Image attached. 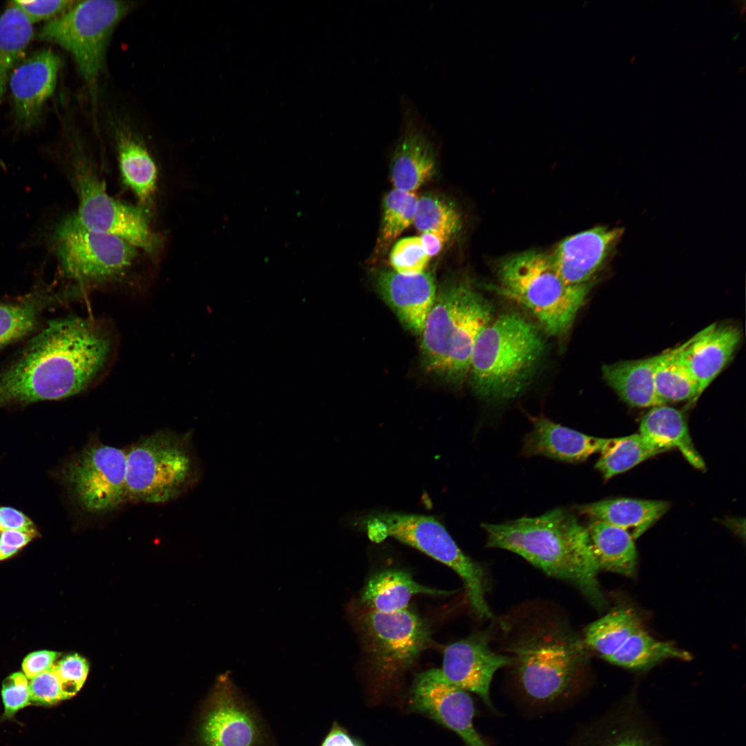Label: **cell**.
<instances>
[{"label":"cell","instance_id":"6da1fadb","mask_svg":"<svg viewBox=\"0 0 746 746\" xmlns=\"http://www.w3.org/2000/svg\"><path fill=\"white\" fill-rule=\"evenodd\" d=\"M115 348L104 321L69 316L48 322L0 372V408L84 391L105 373Z\"/></svg>","mask_w":746,"mask_h":746},{"label":"cell","instance_id":"7a4b0ae2","mask_svg":"<svg viewBox=\"0 0 746 746\" xmlns=\"http://www.w3.org/2000/svg\"><path fill=\"white\" fill-rule=\"evenodd\" d=\"M482 527L487 546L515 553L547 575L575 586L597 609L606 606L588 530L569 510L556 508Z\"/></svg>","mask_w":746,"mask_h":746},{"label":"cell","instance_id":"3957f363","mask_svg":"<svg viewBox=\"0 0 746 746\" xmlns=\"http://www.w3.org/2000/svg\"><path fill=\"white\" fill-rule=\"evenodd\" d=\"M492 319L491 305L469 282H449L437 294L421 333L426 370L460 384L468 376L477 337Z\"/></svg>","mask_w":746,"mask_h":746},{"label":"cell","instance_id":"277c9868","mask_svg":"<svg viewBox=\"0 0 746 746\" xmlns=\"http://www.w3.org/2000/svg\"><path fill=\"white\" fill-rule=\"evenodd\" d=\"M544 350L529 321L504 313L486 325L475 341L468 376L476 394L490 401L513 399L530 381Z\"/></svg>","mask_w":746,"mask_h":746},{"label":"cell","instance_id":"5b68a950","mask_svg":"<svg viewBox=\"0 0 746 746\" xmlns=\"http://www.w3.org/2000/svg\"><path fill=\"white\" fill-rule=\"evenodd\" d=\"M586 649L582 638L558 622L534 625L508 647L522 690L541 702H553L579 687L587 664Z\"/></svg>","mask_w":746,"mask_h":746},{"label":"cell","instance_id":"8992f818","mask_svg":"<svg viewBox=\"0 0 746 746\" xmlns=\"http://www.w3.org/2000/svg\"><path fill=\"white\" fill-rule=\"evenodd\" d=\"M496 271L495 291L528 309L544 331L555 336L568 332L594 283L568 284L550 255L535 250L504 258Z\"/></svg>","mask_w":746,"mask_h":746},{"label":"cell","instance_id":"52a82bcc","mask_svg":"<svg viewBox=\"0 0 746 746\" xmlns=\"http://www.w3.org/2000/svg\"><path fill=\"white\" fill-rule=\"evenodd\" d=\"M126 452L128 501H172L194 487L202 476L189 432L157 431Z\"/></svg>","mask_w":746,"mask_h":746},{"label":"cell","instance_id":"ba28073f","mask_svg":"<svg viewBox=\"0 0 746 746\" xmlns=\"http://www.w3.org/2000/svg\"><path fill=\"white\" fill-rule=\"evenodd\" d=\"M52 242L61 274L73 283L75 294L123 282L139 254L128 241L86 227L75 214L57 226Z\"/></svg>","mask_w":746,"mask_h":746},{"label":"cell","instance_id":"9c48e42d","mask_svg":"<svg viewBox=\"0 0 746 746\" xmlns=\"http://www.w3.org/2000/svg\"><path fill=\"white\" fill-rule=\"evenodd\" d=\"M365 530L373 542L392 537L448 566L461 578L469 603L481 618H490L486 600V578L483 568L457 546L444 526L430 515L381 512L363 519Z\"/></svg>","mask_w":746,"mask_h":746},{"label":"cell","instance_id":"30bf717a","mask_svg":"<svg viewBox=\"0 0 746 746\" xmlns=\"http://www.w3.org/2000/svg\"><path fill=\"white\" fill-rule=\"evenodd\" d=\"M65 172L77 196L75 215L81 223L122 238L148 254L158 251L160 238L151 229L147 212L140 206L111 197L93 162L77 144L70 154Z\"/></svg>","mask_w":746,"mask_h":746},{"label":"cell","instance_id":"8fae6325","mask_svg":"<svg viewBox=\"0 0 746 746\" xmlns=\"http://www.w3.org/2000/svg\"><path fill=\"white\" fill-rule=\"evenodd\" d=\"M131 8L132 3L122 1H77L46 23L37 37L68 51L83 77L93 84L103 68L111 35Z\"/></svg>","mask_w":746,"mask_h":746},{"label":"cell","instance_id":"7c38bea8","mask_svg":"<svg viewBox=\"0 0 746 746\" xmlns=\"http://www.w3.org/2000/svg\"><path fill=\"white\" fill-rule=\"evenodd\" d=\"M126 452L100 442L88 443L61 469V479L84 511L104 514L128 501Z\"/></svg>","mask_w":746,"mask_h":746},{"label":"cell","instance_id":"4fadbf2b","mask_svg":"<svg viewBox=\"0 0 746 746\" xmlns=\"http://www.w3.org/2000/svg\"><path fill=\"white\" fill-rule=\"evenodd\" d=\"M360 626L370 664L386 680L412 667L431 643L426 621L408 609L392 612L370 609Z\"/></svg>","mask_w":746,"mask_h":746},{"label":"cell","instance_id":"5bb4252c","mask_svg":"<svg viewBox=\"0 0 746 746\" xmlns=\"http://www.w3.org/2000/svg\"><path fill=\"white\" fill-rule=\"evenodd\" d=\"M200 728L203 746H259L261 731L229 676L217 679Z\"/></svg>","mask_w":746,"mask_h":746},{"label":"cell","instance_id":"9a60e30c","mask_svg":"<svg viewBox=\"0 0 746 746\" xmlns=\"http://www.w3.org/2000/svg\"><path fill=\"white\" fill-rule=\"evenodd\" d=\"M511 664L509 656L494 652L487 633H475L448 645L441 669L452 685L478 695L491 709L490 686L495 673Z\"/></svg>","mask_w":746,"mask_h":746},{"label":"cell","instance_id":"2e32d148","mask_svg":"<svg viewBox=\"0 0 746 746\" xmlns=\"http://www.w3.org/2000/svg\"><path fill=\"white\" fill-rule=\"evenodd\" d=\"M623 231L622 228L600 226L565 238L550 255L556 271L569 285L594 281L593 277L612 254Z\"/></svg>","mask_w":746,"mask_h":746},{"label":"cell","instance_id":"e0dca14e","mask_svg":"<svg viewBox=\"0 0 746 746\" xmlns=\"http://www.w3.org/2000/svg\"><path fill=\"white\" fill-rule=\"evenodd\" d=\"M60 66L59 57L44 49L13 70L9 85L15 116L22 128H28L39 122L43 106L55 88Z\"/></svg>","mask_w":746,"mask_h":746},{"label":"cell","instance_id":"ac0fdd59","mask_svg":"<svg viewBox=\"0 0 746 746\" xmlns=\"http://www.w3.org/2000/svg\"><path fill=\"white\" fill-rule=\"evenodd\" d=\"M374 282L378 292L402 324L410 332L421 334L437 296L431 273L404 275L381 269L376 271Z\"/></svg>","mask_w":746,"mask_h":746},{"label":"cell","instance_id":"d6986e66","mask_svg":"<svg viewBox=\"0 0 746 746\" xmlns=\"http://www.w3.org/2000/svg\"><path fill=\"white\" fill-rule=\"evenodd\" d=\"M401 127L391 160L390 178L394 189L415 193L435 171L434 149L423 124L410 108L404 110Z\"/></svg>","mask_w":746,"mask_h":746},{"label":"cell","instance_id":"ffe728a7","mask_svg":"<svg viewBox=\"0 0 746 746\" xmlns=\"http://www.w3.org/2000/svg\"><path fill=\"white\" fill-rule=\"evenodd\" d=\"M532 431L525 437L522 453L541 455L566 462H580L591 455H601L611 448L618 438H598L557 423L544 417H531Z\"/></svg>","mask_w":746,"mask_h":746},{"label":"cell","instance_id":"44dd1931","mask_svg":"<svg viewBox=\"0 0 746 746\" xmlns=\"http://www.w3.org/2000/svg\"><path fill=\"white\" fill-rule=\"evenodd\" d=\"M741 338L740 329L734 325L712 324L680 345L682 360L699 396L729 362Z\"/></svg>","mask_w":746,"mask_h":746},{"label":"cell","instance_id":"7402d4cb","mask_svg":"<svg viewBox=\"0 0 746 746\" xmlns=\"http://www.w3.org/2000/svg\"><path fill=\"white\" fill-rule=\"evenodd\" d=\"M113 127L122 180L146 211L157 189V166L146 145L129 126L119 122Z\"/></svg>","mask_w":746,"mask_h":746},{"label":"cell","instance_id":"603a6c76","mask_svg":"<svg viewBox=\"0 0 746 746\" xmlns=\"http://www.w3.org/2000/svg\"><path fill=\"white\" fill-rule=\"evenodd\" d=\"M669 507L668 502L663 501L616 498L578 506L577 509L594 520L624 530L635 539L661 517Z\"/></svg>","mask_w":746,"mask_h":746},{"label":"cell","instance_id":"cb8c5ba5","mask_svg":"<svg viewBox=\"0 0 746 746\" xmlns=\"http://www.w3.org/2000/svg\"><path fill=\"white\" fill-rule=\"evenodd\" d=\"M658 355L604 365L602 376L627 404L634 408L663 405L655 386L654 372Z\"/></svg>","mask_w":746,"mask_h":746},{"label":"cell","instance_id":"d4e9b609","mask_svg":"<svg viewBox=\"0 0 746 746\" xmlns=\"http://www.w3.org/2000/svg\"><path fill=\"white\" fill-rule=\"evenodd\" d=\"M68 298V291L37 289L18 298L0 300V350L30 334L46 309Z\"/></svg>","mask_w":746,"mask_h":746},{"label":"cell","instance_id":"484cf974","mask_svg":"<svg viewBox=\"0 0 746 746\" xmlns=\"http://www.w3.org/2000/svg\"><path fill=\"white\" fill-rule=\"evenodd\" d=\"M452 593L425 586L404 571L387 569L369 579L361 593V602L370 610L392 612L408 609L410 599L417 594L446 595Z\"/></svg>","mask_w":746,"mask_h":746},{"label":"cell","instance_id":"4316f807","mask_svg":"<svg viewBox=\"0 0 746 746\" xmlns=\"http://www.w3.org/2000/svg\"><path fill=\"white\" fill-rule=\"evenodd\" d=\"M639 434L647 441L667 450L678 448L692 466L701 470L705 469L685 419L676 408L665 405L651 408L641 421Z\"/></svg>","mask_w":746,"mask_h":746},{"label":"cell","instance_id":"83f0119b","mask_svg":"<svg viewBox=\"0 0 746 746\" xmlns=\"http://www.w3.org/2000/svg\"><path fill=\"white\" fill-rule=\"evenodd\" d=\"M600 570L631 577L635 575L637 552L633 539L624 530L594 520L587 528Z\"/></svg>","mask_w":746,"mask_h":746},{"label":"cell","instance_id":"f1b7e54d","mask_svg":"<svg viewBox=\"0 0 746 746\" xmlns=\"http://www.w3.org/2000/svg\"><path fill=\"white\" fill-rule=\"evenodd\" d=\"M691 658L687 651L671 642L656 640L642 627L606 660L626 669L642 670L667 659L689 660Z\"/></svg>","mask_w":746,"mask_h":746},{"label":"cell","instance_id":"f546056e","mask_svg":"<svg viewBox=\"0 0 746 746\" xmlns=\"http://www.w3.org/2000/svg\"><path fill=\"white\" fill-rule=\"evenodd\" d=\"M33 35L32 24L13 4L0 16V102L12 69ZM0 166L5 164L0 159Z\"/></svg>","mask_w":746,"mask_h":746},{"label":"cell","instance_id":"4dcf8cb0","mask_svg":"<svg viewBox=\"0 0 746 746\" xmlns=\"http://www.w3.org/2000/svg\"><path fill=\"white\" fill-rule=\"evenodd\" d=\"M640 628L641 622L634 612L618 608L589 624L583 640L586 648L606 660Z\"/></svg>","mask_w":746,"mask_h":746},{"label":"cell","instance_id":"1f68e13d","mask_svg":"<svg viewBox=\"0 0 746 746\" xmlns=\"http://www.w3.org/2000/svg\"><path fill=\"white\" fill-rule=\"evenodd\" d=\"M654 379L657 395L663 405L700 396L698 385L682 360L680 346L658 355Z\"/></svg>","mask_w":746,"mask_h":746},{"label":"cell","instance_id":"d6a6232c","mask_svg":"<svg viewBox=\"0 0 746 746\" xmlns=\"http://www.w3.org/2000/svg\"><path fill=\"white\" fill-rule=\"evenodd\" d=\"M666 451V449L647 441L640 434L619 437L611 448L601 455L595 468L604 479H609Z\"/></svg>","mask_w":746,"mask_h":746},{"label":"cell","instance_id":"836d02e7","mask_svg":"<svg viewBox=\"0 0 746 746\" xmlns=\"http://www.w3.org/2000/svg\"><path fill=\"white\" fill-rule=\"evenodd\" d=\"M461 216L449 200L434 193L418 197L413 224L421 233H437L450 239L461 227Z\"/></svg>","mask_w":746,"mask_h":746},{"label":"cell","instance_id":"e575fe53","mask_svg":"<svg viewBox=\"0 0 746 746\" xmlns=\"http://www.w3.org/2000/svg\"><path fill=\"white\" fill-rule=\"evenodd\" d=\"M418 196L415 193L394 189L383 200V215L378 245L388 247L413 224Z\"/></svg>","mask_w":746,"mask_h":746},{"label":"cell","instance_id":"d590c367","mask_svg":"<svg viewBox=\"0 0 746 746\" xmlns=\"http://www.w3.org/2000/svg\"><path fill=\"white\" fill-rule=\"evenodd\" d=\"M606 727L594 746H657L635 718L623 712Z\"/></svg>","mask_w":746,"mask_h":746},{"label":"cell","instance_id":"8d00e7d4","mask_svg":"<svg viewBox=\"0 0 746 746\" xmlns=\"http://www.w3.org/2000/svg\"><path fill=\"white\" fill-rule=\"evenodd\" d=\"M390 263L394 271L404 275L425 271L430 257L425 252L420 236L402 238L393 246Z\"/></svg>","mask_w":746,"mask_h":746},{"label":"cell","instance_id":"74e56055","mask_svg":"<svg viewBox=\"0 0 746 746\" xmlns=\"http://www.w3.org/2000/svg\"><path fill=\"white\" fill-rule=\"evenodd\" d=\"M53 668L62 685L65 699L75 696L83 686L88 672L86 660L75 653L66 656Z\"/></svg>","mask_w":746,"mask_h":746},{"label":"cell","instance_id":"f35d334b","mask_svg":"<svg viewBox=\"0 0 746 746\" xmlns=\"http://www.w3.org/2000/svg\"><path fill=\"white\" fill-rule=\"evenodd\" d=\"M1 696L4 705V717L10 718L19 709L30 703L28 678L21 672L14 673L3 682Z\"/></svg>","mask_w":746,"mask_h":746},{"label":"cell","instance_id":"ab89813d","mask_svg":"<svg viewBox=\"0 0 746 746\" xmlns=\"http://www.w3.org/2000/svg\"><path fill=\"white\" fill-rule=\"evenodd\" d=\"M76 2L68 0H15L10 3L17 7L32 24L41 21L52 20L70 9Z\"/></svg>","mask_w":746,"mask_h":746},{"label":"cell","instance_id":"60d3db41","mask_svg":"<svg viewBox=\"0 0 746 746\" xmlns=\"http://www.w3.org/2000/svg\"><path fill=\"white\" fill-rule=\"evenodd\" d=\"M29 688L31 702L50 705L66 700L62 690L61 682L53 668V665L48 670L30 679Z\"/></svg>","mask_w":746,"mask_h":746},{"label":"cell","instance_id":"b9f144b4","mask_svg":"<svg viewBox=\"0 0 746 746\" xmlns=\"http://www.w3.org/2000/svg\"><path fill=\"white\" fill-rule=\"evenodd\" d=\"M38 531L5 530L0 532V560L13 555L37 537Z\"/></svg>","mask_w":746,"mask_h":746},{"label":"cell","instance_id":"7bdbcfd3","mask_svg":"<svg viewBox=\"0 0 746 746\" xmlns=\"http://www.w3.org/2000/svg\"><path fill=\"white\" fill-rule=\"evenodd\" d=\"M59 653L52 651H35L28 655L22 662V669L28 679H32L50 669Z\"/></svg>","mask_w":746,"mask_h":746},{"label":"cell","instance_id":"ee69618b","mask_svg":"<svg viewBox=\"0 0 746 746\" xmlns=\"http://www.w3.org/2000/svg\"><path fill=\"white\" fill-rule=\"evenodd\" d=\"M37 531L32 521L23 512L10 506L0 507V532L5 530Z\"/></svg>","mask_w":746,"mask_h":746},{"label":"cell","instance_id":"f6af8a7d","mask_svg":"<svg viewBox=\"0 0 746 746\" xmlns=\"http://www.w3.org/2000/svg\"><path fill=\"white\" fill-rule=\"evenodd\" d=\"M420 238L425 252L430 258L439 254L450 240L447 236L434 232L421 233Z\"/></svg>","mask_w":746,"mask_h":746},{"label":"cell","instance_id":"bcb514c9","mask_svg":"<svg viewBox=\"0 0 746 746\" xmlns=\"http://www.w3.org/2000/svg\"><path fill=\"white\" fill-rule=\"evenodd\" d=\"M321 746H360L346 732L338 727L333 728Z\"/></svg>","mask_w":746,"mask_h":746}]
</instances>
